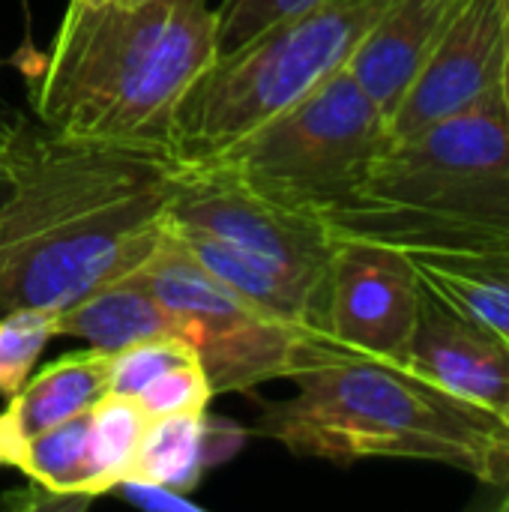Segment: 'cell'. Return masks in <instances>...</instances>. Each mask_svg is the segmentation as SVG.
<instances>
[{
	"mask_svg": "<svg viewBox=\"0 0 509 512\" xmlns=\"http://www.w3.org/2000/svg\"><path fill=\"white\" fill-rule=\"evenodd\" d=\"M12 153L15 189L0 207V315L63 312L153 255L183 168L171 147L21 126Z\"/></svg>",
	"mask_w": 509,
	"mask_h": 512,
	"instance_id": "cell-1",
	"label": "cell"
},
{
	"mask_svg": "<svg viewBox=\"0 0 509 512\" xmlns=\"http://www.w3.org/2000/svg\"><path fill=\"white\" fill-rule=\"evenodd\" d=\"M213 60L210 0L141 6L69 0L30 102L42 126L57 135L171 147L174 117Z\"/></svg>",
	"mask_w": 509,
	"mask_h": 512,
	"instance_id": "cell-2",
	"label": "cell"
},
{
	"mask_svg": "<svg viewBox=\"0 0 509 512\" xmlns=\"http://www.w3.org/2000/svg\"><path fill=\"white\" fill-rule=\"evenodd\" d=\"M297 396L261 408L255 432L327 462L417 459L509 486L504 414L456 399L408 363L339 354L291 378Z\"/></svg>",
	"mask_w": 509,
	"mask_h": 512,
	"instance_id": "cell-3",
	"label": "cell"
},
{
	"mask_svg": "<svg viewBox=\"0 0 509 512\" xmlns=\"http://www.w3.org/2000/svg\"><path fill=\"white\" fill-rule=\"evenodd\" d=\"M327 225L336 240H375L402 252L509 255V117L501 93L387 138Z\"/></svg>",
	"mask_w": 509,
	"mask_h": 512,
	"instance_id": "cell-4",
	"label": "cell"
},
{
	"mask_svg": "<svg viewBox=\"0 0 509 512\" xmlns=\"http://www.w3.org/2000/svg\"><path fill=\"white\" fill-rule=\"evenodd\" d=\"M384 3H321L219 54L186 93L174 117L171 150L183 162H201L288 111L348 66Z\"/></svg>",
	"mask_w": 509,
	"mask_h": 512,
	"instance_id": "cell-5",
	"label": "cell"
},
{
	"mask_svg": "<svg viewBox=\"0 0 509 512\" xmlns=\"http://www.w3.org/2000/svg\"><path fill=\"white\" fill-rule=\"evenodd\" d=\"M387 138V114L342 66L288 111L201 162H222L261 192L327 219L354 195Z\"/></svg>",
	"mask_w": 509,
	"mask_h": 512,
	"instance_id": "cell-6",
	"label": "cell"
},
{
	"mask_svg": "<svg viewBox=\"0 0 509 512\" xmlns=\"http://www.w3.org/2000/svg\"><path fill=\"white\" fill-rule=\"evenodd\" d=\"M162 306L195 348L210 387L246 393L276 378L327 363L339 354L324 333L282 318L207 273L165 228L153 255L138 267Z\"/></svg>",
	"mask_w": 509,
	"mask_h": 512,
	"instance_id": "cell-7",
	"label": "cell"
},
{
	"mask_svg": "<svg viewBox=\"0 0 509 512\" xmlns=\"http://www.w3.org/2000/svg\"><path fill=\"white\" fill-rule=\"evenodd\" d=\"M168 219L201 228L297 288L324 330V288L336 234L321 213L285 204L222 162H183Z\"/></svg>",
	"mask_w": 509,
	"mask_h": 512,
	"instance_id": "cell-8",
	"label": "cell"
},
{
	"mask_svg": "<svg viewBox=\"0 0 509 512\" xmlns=\"http://www.w3.org/2000/svg\"><path fill=\"white\" fill-rule=\"evenodd\" d=\"M423 282L408 252L345 237L336 243L324 288V333L345 354L405 360Z\"/></svg>",
	"mask_w": 509,
	"mask_h": 512,
	"instance_id": "cell-9",
	"label": "cell"
},
{
	"mask_svg": "<svg viewBox=\"0 0 509 512\" xmlns=\"http://www.w3.org/2000/svg\"><path fill=\"white\" fill-rule=\"evenodd\" d=\"M509 0H462L420 75L390 114V138L468 111L498 90Z\"/></svg>",
	"mask_w": 509,
	"mask_h": 512,
	"instance_id": "cell-10",
	"label": "cell"
},
{
	"mask_svg": "<svg viewBox=\"0 0 509 512\" xmlns=\"http://www.w3.org/2000/svg\"><path fill=\"white\" fill-rule=\"evenodd\" d=\"M456 399L504 414L509 405V345L480 321L447 306L429 288L405 360Z\"/></svg>",
	"mask_w": 509,
	"mask_h": 512,
	"instance_id": "cell-11",
	"label": "cell"
},
{
	"mask_svg": "<svg viewBox=\"0 0 509 512\" xmlns=\"http://www.w3.org/2000/svg\"><path fill=\"white\" fill-rule=\"evenodd\" d=\"M459 3L462 0H387L348 57V72L387 114V126Z\"/></svg>",
	"mask_w": 509,
	"mask_h": 512,
	"instance_id": "cell-12",
	"label": "cell"
},
{
	"mask_svg": "<svg viewBox=\"0 0 509 512\" xmlns=\"http://www.w3.org/2000/svg\"><path fill=\"white\" fill-rule=\"evenodd\" d=\"M111 357L93 348L66 354L33 375L9 396L0 411V465L27 438L48 432L108 396Z\"/></svg>",
	"mask_w": 509,
	"mask_h": 512,
	"instance_id": "cell-13",
	"label": "cell"
},
{
	"mask_svg": "<svg viewBox=\"0 0 509 512\" xmlns=\"http://www.w3.org/2000/svg\"><path fill=\"white\" fill-rule=\"evenodd\" d=\"M57 336H75L87 348L111 357L135 342L183 336V330L153 294L147 279L132 270L57 312Z\"/></svg>",
	"mask_w": 509,
	"mask_h": 512,
	"instance_id": "cell-14",
	"label": "cell"
},
{
	"mask_svg": "<svg viewBox=\"0 0 509 512\" xmlns=\"http://www.w3.org/2000/svg\"><path fill=\"white\" fill-rule=\"evenodd\" d=\"M243 438L240 429L216 423L207 411L150 417L129 477H144L189 495L204 471L231 456Z\"/></svg>",
	"mask_w": 509,
	"mask_h": 512,
	"instance_id": "cell-15",
	"label": "cell"
},
{
	"mask_svg": "<svg viewBox=\"0 0 509 512\" xmlns=\"http://www.w3.org/2000/svg\"><path fill=\"white\" fill-rule=\"evenodd\" d=\"M423 288L509 345V255L408 252Z\"/></svg>",
	"mask_w": 509,
	"mask_h": 512,
	"instance_id": "cell-16",
	"label": "cell"
},
{
	"mask_svg": "<svg viewBox=\"0 0 509 512\" xmlns=\"http://www.w3.org/2000/svg\"><path fill=\"white\" fill-rule=\"evenodd\" d=\"M165 228L207 273H213L219 282H225L237 294L249 297L252 303H258V306H264V309H270V312H276L282 318H291L297 324H306V327L324 333L315 306L297 288H291L282 276L267 270L264 264L252 261L249 255H243L231 243H225V240H219V237H213V234H207L201 228L171 222L168 216H165Z\"/></svg>",
	"mask_w": 509,
	"mask_h": 512,
	"instance_id": "cell-17",
	"label": "cell"
},
{
	"mask_svg": "<svg viewBox=\"0 0 509 512\" xmlns=\"http://www.w3.org/2000/svg\"><path fill=\"white\" fill-rule=\"evenodd\" d=\"M87 432H90V411L27 438L6 456V465L27 474L36 486L81 501L87 507L96 498L90 486V465H87Z\"/></svg>",
	"mask_w": 509,
	"mask_h": 512,
	"instance_id": "cell-18",
	"label": "cell"
},
{
	"mask_svg": "<svg viewBox=\"0 0 509 512\" xmlns=\"http://www.w3.org/2000/svg\"><path fill=\"white\" fill-rule=\"evenodd\" d=\"M150 417L135 399L105 396L90 408V432H87V465L93 495H108L123 477H129L141 435Z\"/></svg>",
	"mask_w": 509,
	"mask_h": 512,
	"instance_id": "cell-19",
	"label": "cell"
},
{
	"mask_svg": "<svg viewBox=\"0 0 509 512\" xmlns=\"http://www.w3.org/2000/svg\"><path fill=\"white\" fill-rule=\"evenodd\" d=\"M57 336V312L12 309L0 315V396H12L36 369L45 345Z\"/></svg>",
	"mask_w": 509,
	"mask_h": 512,
	"instance_id": "cell-20",
	"label": "cell"
},
{
	"mask_svg": "<svg viewBox=\"0 0 509 512\" xmlns=\"http://www.w3.org/2000/svg\"><path fill=\"white\" fill-rule=\"evenodd\" d=\"M189 360H198V354L183 336H156V339L135 342L111 354L108 393L123 399H138L147 384H153L159 375Z\"/></svg>",
	"mask_w": 509,
	"mask_h": 512,
	"instance_id": "cell-21",
	"label": "cell"
},
{
	"mask_svg": "<svg viewBox=\"0 0 509 512\" xmlns=\"http://www.w3.org/2000/svg\"><path fill=\"white\" fill-rule=\"evenodd\" d=\"M327 0H222L216 9V57L240 48L258 33L300 18Z\"/></svg>",
	"mask_w": 509,
	"mask_h": 512,
	"instance_id": "cell-22",
	"label": "cell"
},
{
	"mask_svg": "<svg viewBox=\"0 0 509 512\" xmlns=\"http://www.w3.org/2000/svg\"><path fill=\"white\" fill-rule=\"evenodd\" d=\"M213 396L216 393L210 387V378L201 360H189V363L168 369L153 384H147L135 402L147 411V417H168V414L207 411Z\"/></svg>",
	"mask_w": 509,
	"mask_h": 512,
	"instance_id": "cell-23",
	"label": "cell"
},
{
	"mask_svg": "<svg viewBox=\"0 0 509 512\" xmlns=\"http://www.w3.org/2000/svg\"><path fill=\"white\" fill-rule=\"evenodd\" d=\"M108 495H120L126 498L129 504L141 507V510H162V512H201V507L183 495V492H174L162 483H153V480H144V477H123Z\"/></svg>",
	"mask_w": 509,
	"mask_h": 512,
	"instance_id": "cell-24",
	"label": "cell"
},
{
	"mask_svg": "<svg viewBox=\"0 0 509 512\" xmlns=\"http://www.w3.org/2000/svg\"><path fill=\"white\" fill-rule=\"evenodd\" d=\"M12 141H0V207L9 201L12 189H15V153H12Z\"/></svg>",
	"mask_w": 509,
	"mask_h": 512,
	"instance_id": "cell-25",
	"label": "cell"
},
{
	"mask_svg": "<svg viewBox=\"0 0 509 512\" xmlns=\"http://www.w3.org/2000/svg\"><path fill=\"white\" fill-rule=\"evenodd\" d=\"M18 129H21V123L12 117V111L6 108V102L0 99V141L6 144V141H12L15 135H18Z\"/></svg>",
	"mask_w": 509,
	"mask_h": 512,
	"instance_id": "cell-26",
	"label": "cell"
},
{
	"mask_svg": "<svg viewBox=\"0 0 509 512\" xmlns=\"http://www.w3.org/2000/svg\"><path fill=\"white\" fill-rule=\"evenodd\" d=\"M498 93L504 102V111L509 117V24H507V42H504V60H501V78H498Z\"/></svg>",
	"mask_w": 509,
	"mask_h": 512,
	"instance_id": "cell-27",
	"label": "cell"
},
{
	"mask_svg": "<svg viewBox=\"0 0 509 512\" xmlns=\"http://www.w3.org/2000/svg\"><path fill=\"white\" fill-rule=\"evenodd\" d=\"M75 3H81V6H108L114 0H75Z\"/></svg>",
	"mask_w": 509,
	"mask_h": 512,
	"instance_id": "cell-28",
	"label": "cell"
},
{
	"mask_svg": "<svg viewBox=\"0 0 509 512\" xmlns=\"http://www.w3.org/2000/svg\"><path fill=\"white\" fill-rule=\"evenodd\" d=\"M117 6H141V3H147V0H114Z\"/></svg>",
	"mask_w": 509,
	"mask_h": 512,
	"instance_id": "cell-29",
	"label": "cell"
},
{
	"mask_svg": "<svg viewBox=\"0 0 509 512\" xmlns=\"http://www.w3.org/2000/svg\"><path fill=\"white\" fill-rule=\"evenodd\" d=\"M504 489H507V495L501 498V504H498V507H501L504 512H509V486H504Z\"/></svg>",
	"mask_w": 509,
	"mask_h": 512,
	"instance_id": "cell-30",
	"label": "cell"
},
{
	"mask_svg": "<svg viewBox=\"0 0 509 512\" xmlns=\"http://www.w3.org/2000/svg\"><path fill=\"white\" fill-rule=\"evenodd\" d=\"M327 3H360V0H327Z\"/></svg>",
	"mask_w": 509,
	"mask_h": 512,
	"instance_id": "cell-31",
	"label": "cell"
},
{
	"mask_svg": "<svg viewBox=\"0 0 509 512\" xmlns=\"http://www.w3.org/2000/svg\"><path fill=\"white\" fill-rule=\"evenodd\" d=\"M504 420H507V426H509V405L504 408Z\"/></svg>",
	"mask_w": 509,
	"mask_h": 512,
	"instance_id": "cell-32",
	"label": "cell"
}]
</instances>
